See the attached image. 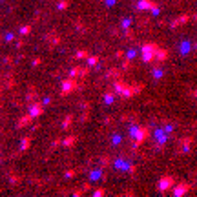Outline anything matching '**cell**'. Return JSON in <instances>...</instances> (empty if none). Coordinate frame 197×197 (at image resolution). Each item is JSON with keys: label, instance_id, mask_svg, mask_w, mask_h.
I'll return each mask as SVG.
<instances>
[{"label": "cell", "instance_id": "e575fe53", "mask_svg": "<svg viewBox=\"0 0 197 197\" xmlns=\"http://www.w3.org/2000/svg\"><path fill=\"white\" fill-rule=\"evenodd\" d=\"M188 49H190V42H185V46H183V55H186Z\"/></svg>", "mask_w": 197, "mask_h": 197}, {"label": "cell", "instance_id": "4fadbf2b", "mask_svg": "<svg viewBox=\"0 0 197 197\" xmlns=\"http://www.w3.org/2000/svg\"><path fill=\"white\" fill-rule=\"evenodd\" d=\"M124 86H126V82H122V80L117 79V80L113 82V93H115V95H121V91H122Z\"/></svg>", "mask_w": 197, "mask_h": 197}, {"label": "cell", "instance_id": "5bb4252c", "mask_svg": "<svg viewBox=\"0 0 197 197\" xmlns=\"http://www.w3.org/2000/svg\"><path fill=\"white\" fill-rule=\"evenodd\" d=\"M86 58H88V66H90V68H93V66H97V64L100 62V57H99V55H88Z\"/></svg>", "mask_w": 197, "mask_h": 197}, {"label": "cell", "instance_id": "f546056e", "mask_svg": "<svg viewBox=\"0 0 197 197\" xmlns=\"http://www.w3.org/2000/svg\"><path fill=\"white\" fill-rule=\"evenodd\" d=\"M93 195H95V197L106 195V190H104V188H97V190H95V192H93Z\"/></svg>", "mask_w": 197, "mask_h": 197}, {"label": "cell", "instance_id": "4dcf8cb0", "mask_svg": "<svg viewBox=\"0 0 197 197\" xmlns=\"http://www.w3.org/2000/svg\"><path fill=\"white\" fill-rule=\"evenodd\" d=\"M174 130H175V124H168V126H164V128H163V132H164V133H170V132H174Z\"/></svg>", "mask_w": 197, "mask_h": 197}, {"label": "cell", "instance_id": "ba28073f", "mask_svg": "<svg viewBox=\"0 0 197 197\" xmlns=\"http://www.w3.org/2000/svg\"><path fill=\"white\" fill-rule=\"evenodd\" d=\"M153 5H155L153 0H139V2H137V9H139V11H150Z\"/></svg>", "mask_w": 197, "mask_h": 197}, {"label": "cell", "instance_id": "83f0119b", "mask_svg": "<svg viewBox=\"0 0 197 197\" xmlns=\"http://www.w3.org/2000/svg\"><path fill=\"white\" fill-rule=\"evenodd\" d=\"M64 177H66V179H73V177H77V172H75V170H68V172L64 174Z\"/></svg>", "mask_w": 197, "mask_h": 197}, {"label": "cell", "instance_id": "ee69618b", "mask_svg": "<svg viewBox=\"0 0 197 197\" xmlns=\"http://www.w3.org/2000/svg\"><path fill=\"white\" fill-rule=\"evenodd\" d=\"M18 181H20V179H18V177H15V175H13V177H11V179H9V183H11V185H16V183H18Z\"/></svg>", "mask_w": 197, "mask_h": 197}, {"label": "cell", "instance_id": "11a10c76", "mask_svg": "<svg viewBox=\"0 0 197 197\" xmlns=\"http://www.w3.org/2000/svg\"><path fill=\"white\" fill-rule=\"evenodd\" d=\"M0 2H2V0H0Z\"/></svg>", "mask_w": 197, "mask_h": 197}, {"label": "cell", "instance_id": "ffe728a7", "mask_svg": "<svg viewBox=\"0 0 197 197\" xmlns=\"http://www.w3.org/2000/svg\"><path fill=\"white\" fill-rule=\"evenodd\" d=\"M135 55H137V51H135V49H128V51H124V58H128V60H133V58H135Z\"/></svg>", "mask_w": 197, "mask_h": 197}, {"label": "cell", "instance_id": "44dd1931", "mask_svg": "<svg viewBox=\"0 0 197 197\" xmlns=\"http://www.w3.org/2000/svg\"><path fill=\"white\" fill-rule=\"evenodd\" d=\"M79 71H80V66H75V68H71V69H69V73H68V75H69L71 79H77V77H79Z\"/></svg>", "mask_w": 197, "mask_h": 197}, {"label": "cell", "instance_id": "60d3db41", "mask_svg": "<svg viewBox=\"0 0 197 197\" xmlns=\"http://www.w3.org/2000/svg\"><path fill=\"white\" fill-rule=\"evenodd\" d=\"M49 102H51V99H49V97H44V100H42V106L46 108V106H47Z\"/></svg>", "mask_w": 197, "mask_h": 197}, {"label": "cell", "instance_id": "7a4b0ae2", "mask_svg": "<svg viewBox=\"0 0 197 197\" xmlns=\"http://www.w3.org/2000/svg\"><path fill=\"white\" fill-rule=\"evenodd\" d=\"M148 137H150V130H148L146 126H137V132H135V135H133V139H135V146H133V148L142 146V142H144Z\"/></svg>", "mask_w": 197, "mask_h": 197}, {"label": "cell", "instance_id": "f35d334b", "mask_svg": "<svg viewBox=\"0 0 197 197\" xmlns=\"http://www.w3.org/2000/svg\"><path fill=\"white\" fill-rule=\"evenodd\" d=\"M60 40H62L60 37H55V38H53V42H51V46H58V44H60Z\"/></svg>", "mask_w": 197, "mask_h": 197}, {"label": "cell", "instance_id": "4316f807", "mask_svg": "<svg viewBox=\"0 0 197 197\" xmlns=\"http://www.w3.org/2000/svg\"><path fill=\"white\" fill-rule=\"evenodd\" d=\"M150 11H152V15H153V16H159V15H161V7H159L157 4H155V5H153Z\"/></svg>", "mask_w": 197, "mask_h": 197}, {"label": "cell", "instance_id": "b9f144b4", "mask_svg": "<svg viewBox=\"0 0 197 197\" xmlns=\"http://www.w3.org/2000/svg\"><path fill=\"white\" fill-rule=\"evenodd\" d=\"M135 132H137V126H130V137H133Z\"/></svg>", "mask_w": 197, "mask_h": 197}, {"label": "cell", "instance_id": "681fc988", "mask_svg": "<svg viewBox=\"0 0 197 197\" xmlns=\"http://www.w3.org/2000/svg\"><path fill=\"white\" fill-rule=\"evenodd\" d=\"M75 27H77L79 31H82V24H80V22H77V24H75Z\"/></svg>", "mask_w": 197, "mask_h": 197}, {"label": "cell", "instance_id": "74e56055", "mask_svg": "<svg viewBox=\"0 0 197 197\" xmlns=\"http://www.w3.org/2000/svg\"><path fill=\"white\" fill-rule=\"evenodd\" d=\"M133 35H135V33H133V29H130V27H128V29H126V37H128V38H133Z\"/></svg>", "mask_w": 197, "mask_h": 197}, {"label": "cell", "instance_id": "2e32d148", "mask_svg": "<svg viewBox=\"0 0 197 197\" xmlns=\"http://www.w3.org/2000/svg\"><path fill=\"white\" fill-rule=\"evenodd\" d=\"M104 104H113V100H115V93L113 91H108V93H104Z\"/></svg>", "mask_w": 197, "mask_h": 197}, {"label": "cell", "instance_id": "6da1fadb", "mask_svg": "<svg viewBox=\"0 0 197 197\" xmlns=\"http://www.w3.org/2000/svg\"><path fill=\"white\" fill-rule=\"evenodd\" d=\"M155 49H157V44H155V42L142 44V46H141V58H142V62L150 64V62L153 60V53H155Z\"/></svg>", "mask_w": 197, "mask_h": 197}, {"label": "cell", "instance_id": "ac0fdd59", "mask_svg": "<svg viewBox=\"0 0 197 197\" xmlns=\"http://www.w3.org/2000/svg\"><path fill=\"white\" fill-rule=\"evenodd\" d=\"M71 121H73V115H68V117L64 119V122H62V130H69V126H71Z\"/></svg>", "mask_w": 197, "mask_h": 197}, {"label": "cell", "instance_id": "52a82bcc", "mask_svg": "<svg viewBox=\"0 0 197 197\" xmlns=\"http://www.w3.org/2000/svg\"><path fill=\"white\" fill-rule=\"evenodd\" d=\"M153 60H157V62H164V60H168V51L157 46V49H155V53H153Z\"/></svg>", "mask_w": 197, "mask_h": 197}, {"label": "cell", "instance_id": "8d00e7d4", "mask_svg": "<svg viewBox=\"0 0 197 197\" xmlns=\"http://www.w3.org/2000/svg\"><path fill=\"white\" fill-rule=\"evenodd\" d=\"M121 141H122V139H121V135H113V139H111V142H113V144H119Z\"/></svg>", "mask_w": 197, "mask_h": 197}, {"label": "cell", "instance_id": "9c48e42d", "mask_svg": "<svg viewBox=\"0 0 197 197\" xmlns=\"http://www.w3.org/2000/svg\"><path fill=\"white\" fill-rule=\"evenodd\" d=\"M188 20H190V15H183V16H179V18H175V20H172V22H170L168 26H170L172 29H175V27H179L181 24H186Z\"/></svg>", "mask_w": 197, "mask_h": 197}, {"label": "cell", "instance_id": "8992f818", "mask_svg": "<svg viewBox=\"0 0 197 197\" xmlns=\"http://www.w3.org/2000/svg\"><path fill=\"white\" fill-rule=\"evenodd\" d=\"M42 113H44V106H42V102H33V104L29 106L27 115H29L31 119H38Z\"/></svg>", "mask_w": 197, "mask_h": 197}, {"label": "cell", "instance_id": "5b68a950", "mask_svg": "<svg viewBox=\"0 0 197 197\" xmlns=\"http://www.w3.org/2000/svg\"><path fill=\"white\" fill-rule=\"evenodd\" d=\"M170 190H172V195L174 197H181V195H186L190 192V185L188 183H179V185H174Z\"/></svg>", "mask_w": 197, "mask_h": 197}, {"label": "cell", "instance_id": "f6af8a7d", "mask_svg": "<svg viewBox=\"0 0 197 197\" xmlns=\"http://www.w3.org/2000/svg\"><path fill=\"white\" fill-rule=\"evenodd\" d=\"M82 190H86V192L91 190V185H90V183H84V185H82Z\"/></svg>", "mask_w": 197, "mask_h": 197}, {"label": "cell", "instance_id": "d590c367", "mask_svg": "<svg viewBox=\"0 0 197 197\" xmlns=\"http://www.w3.org/2000/svg\"><path fill=\"white\" fill-rule=\"evenodd\" d=\"M130 64H132V60L124 58V62H122V69H128V68H130Z\"/></svg>", "mask_w": 197, "mask_h": 197}, {"label": "cell", "instance_id": "cb8c5ba5", "mask_svg": "<svg viewBox=\"0 0 197 197\" xmlns=\"http://www.w3.org/2000/svg\"><path fill=\"white\" fill-rule=\"evenodd\" d=\"M68 5H69V0H60V2L57 4V9H58V11H64Z\"/></svg>", "mask_w": 197, "mask_h": 197}, {"label": "cell", "instance_id": "f5cc1de1", "mask_svg": "<svg viewBox=\"0 0 197 197\" xmlns=\"http://www.w3.org/2000/svg\"><path fill=\"white\" fill-rule=\"evenodd\" d=\"M0 44H2V35H0Z\"/></svg>", "mask_w": 197, "mask_h": 197}, {"label": "cell", "instance_id": "d6986e66", "mask_svg": "<svg viewBox=\"0 0 197 197\" xmlns=\"http://www.w3.org/2000/svg\"><path fill=\"white\" fill-rule=\"evenodd\" d=\"M100 177H102V168H100V170H93V172L90 174V179H91V181L100 179Z\"/></svg>", "mask_w": 197, "mask_h": 197}, {"label": "cell", "instance_id": "d6a6232c", "mask_svg": "<svg viewBox=\"0 0 197 197\" xmlns=\"http://www.w3.org/2000/svg\"><path fill=\"white\" fill-rule=\"evenodd\" d=\"M2 40H5V42H13V40H15V35H13V33H7Z\"/></svg>", "mask_w": 197, "mask_h": 197}, {"label": "cell", "instance_id": "d4e9b609", "mask_svg": "<svg viewBox=\"0 0 197 197\" xmlns=\"http://www.w3.org/2000/svg\"><path fill=\"white\" fill-rule=\"evenodd\" d=\"M31 121H33V119H31L29 115H26V117H24V119H22V121H20L18 124H16V126H18V128H22V126H26V124H29Z\"/></svg>", "mask_w": 197, "mask_h": 197}, {"label": "cell", "instance_id": "ab89813d", "mask_svg": "<svg viewBox=\"0 0 197 197\" xmlns=\"http://www.w3.org/2000/svg\"><path fill=\"white\" fill-rule=\"evenodd\" d=\"M115 57H117V58H122V57H124V51H122V49H117V51H115Z\"/></svg>", "mask_w": 197, "mask_h": 197}, {"label": "cell", "instance_id": "db71d44e", "mask_svg": "<svg viewBox=\"0 0 197 197\" xmlns=\"http://www.w3.org/2000/svg\"><path fill=\"white\" fill-rule=\"evenodd\" d=\"M0 110H2V102H0Z\"/></svg>", "mask_w": 197, "mask_h": 197}, {"label": "cell", "instance_id": "7c38bea8", "mask_svg": "<svg viewBox=\"0 0 197 197\" xmlns=\"http://www.w3.org/2000/svg\"><path fill=\"white\" fill-rule=\"evenodd\" d=\"M121 77V69L119 68H110L106 73V79H119Z\"/></svg>", "mask_w": 197, "mask_h": 197}, {"label": "cell", "instance_id": "c3c4849f", "mask_svg": "<svg viewBox=\"0 0 197 197\" xmlns=\"http://www.w3.org/2000/svg\"><path fill=\"white\" fill-rule=\"evenodd\" d=\"M26 99H27V100H33V99H35V93H33V91H31V93H27V97H26Z\"/></svg>", "mask_w": 197, "mask_h": 197}, {"label": "cell", "instance_id": "7dc6e473", "mask_svg": "<svg viewBox=\"0 0 197 197\" xmlns=\"http://www.w3.org/2000/svg\"><path fill=\"white\" fill-rule=\"evenodd\" d=\"M7 88H15V80H13V79L7 80Z\"/></svg>", "mask_w": 197, "mask_h": 197}, {"label": "cell", "instance_id": "bcb514c9", "mask_svg": "<svg viewBox=\"0 0 197 197\" xmlns=\"http://www.w3.org/2000/svg\"><path fill=\"white\" fill-rule=\"evenodd\" d=\"M15 46H16V47H18V49H20V47H22V46H24V40H16V42H15Z\"/></svg>", "mask_w": 197, "mask_h": 197}, {"label": "cell", "instance_id": "7402d4cb", "mask_svg": "<svg viewBox=\"0 0 197 197\" xmlns=\"http://www.w3.org/2000/svg\"><path fill=\"white\" fill-rule=\"evenodd\" d=\"M152 75H153V79H157V80H159V79H163V75H164V71H163L161 68H155V69L152 71Z\"/></svg>", "mask_w": 197, "mask_h": 197}, {"label": "cell", "instance_id": "603a6c76", "mask_svg": "<svg viewBox=\"0 0 197 197\" xmlns=\"http://www.w3.org/2000/svg\"><path fill=\"white\" fill-rule=\"evenodd\" d=\"M86 57H88V51H86V49H79V51L73 55V58H86Z\"/></svg>", "mask_w": 197, "mask_h": 197}, {"label": "cell", "instance_id": "484cf974", "mask_svg": "<svg viewBox=\"0 0 197 197\" xmlns=\"http://www.w3.org/2000/svg\"><path fill=\"white\" fill-rule=\"evenodd\" d=\"M121 27H122V29L132 27V18H124V20H122V24H121Z\"/></svg>", "mask_w": 197, "mask_h": 197}, {"label": "cell", "instance_id": "277c9868", "mask_svg": "<svg viewBox=\"0 0 197 197\" xmlns=\"http://www.w3.org/2000/svg\"><path fill=\"white\" fill-rule=\"evenodd\" d=\"M174 185H175V179H174L172 175H166V177H163V179L157 181V190H159L161 194H164V192H168Z\"/></svg>", "mask_w": 197, "mask_h": 197}, {"label": "cell", "instance_id": "3957f363", "mask_svg": "<svg viewBox=\"0 0 197 197\" xmlns=\"http://www.w3.org/2000/svg\"><path fill=\"white\" fill-rule=\"evenodd\" d=\"M60 86H62V91H60V95H68V93H71V91H75V90H79V88H82V86H79L77 84V80L75 79H64L62 82H60Z\"/></svg>", "mask_w": 197, "mask_h": 197}, {"label": "cell", "instance_id": "f907efd6", "mask_svg": "<svg viewBox=\"0 0 197 197\" xmlns=\"http://www.w3.org/2000/svg\"><path fill=\"white\" fill-rule=\"evenodd\" d=\"M102 2H106V4H115V0H102Z\"/></svg>", "mask_w": 197, "mask_h": 197}, {"label": "cell", "instance_id": "e0dca14e", "mask_svg": "<svg viewBox=\"0 0 197 197\" xmlns=\"http://www.w3.org/2000/svg\"><path fill=\"white\" fill-rule=\"evenodd\" d=\"M31 31H33L31 24H26V26H22V27H20V35H24V37H26V35H29Z\"/></svg>", "mask_w": 197, "mask_h": 197}, {"label": "cell", "instance_id": "9a60e30c", "mask_svg": "<svg viewBox=\"0 0 197 197\" xmlns=\"http://www.w3.org/2000/svg\"><path fill=\"white\" fill-rule=\"evenodd\" d=\"M29 146H31V137L27 135V137H24V139L20 141V150H22V152H26Z\"/></svg>", "mask_w": 197, "mask_h": 197}, {"label": "cell", "instance_id": "816d5d0a", "mask_svg": "<svg viewBox=\"0 0 197 197\" xmlns=\"http://www.w3.org/2000/svg\"><path fill=\"white\" fill-rule=\"evenodd\" d=\"M2 91H4V86L0 84V97H2Z\"/></svg>", "mask_w": 197, "mask_h": 197}, {"label": "cell", "instance_id": "8fae6325", "mask_svg": "<svg viewBox=\"0 0 197 197\" xmlns=\"http://www.w3.org/2000/svg\"><path fill=\"white\" fill-rule=\"evenodd\" d=\"M75 142H77V137H75V135H68L66 139H62V142H60V144H62L64 148H73V144H75Z\"/></svg>", "mask_w": 197, "mask_h": 197}, {"label": "cell", "instance_id": "1f68e13d", "mask_svg": "<svg viewBox=\"0 0 197 197\" xmlns=\"http://www.w3.org/2000/svg\"><path fill=\"white\" fill-rule=\"evenodd\" d=\"M60 142H62V139H60V137H58V139H55V141L51 142V150H55V148H58V146H60Z\"/></svg>", "mask_w": 197, "mask_h": 197}, {"label": "cell", "instance_id": "7bdbcfd3", "mask_svg": "<svg viewBox=\"0 0 197 197\" xmlns=\"http://www.w3.org/2000/svg\"><path fill=\"white\" fill-rule=\"evenodd\" d=\"M108 163H110V159H108V157H102V159H100V164H102V166H106Z\"/></svg>", "mask_w": 197, "mask_h": 197}, {"label": "cell", "instance_id": "f1b7e54d", "mask_svg": "<svg viewBox=\"0 0 197 197\" xmlns=\"http://www.w3.org/2000/svg\"><path fill=\"white\" fill-rule=\"evenodd\" d=\"M90 73V66H86V68H80V71H79V77H86Z\"/></svg>", "mask_w": 197, "mask_h": 197}, {"label": "cell", "instance_id": "836d02e7", "mask_svg": "<svg viewBox=\"0 0 197 197\" xmlns=\"http://www.w3.org/2000/svg\"><path fill=\"white\" fill-rule=\"evenodd\" d=\"M40 62H42V58H40V57H35V58H33V62H31V64H33V66H35V68H37V66H40Z\"/></svg>", "mask_w": 197, "mask_h": 197}, {"label": "cell", "instance_id": "30bf717a", "mask_svg": "<svg viewBox=\"0 0 197 197\" xmlns=\"http://www.w3.org/2000/svg\"><path fill=\"white\" fill-rule=\"evenodd\" d=\"M133 95H135V91L132 90V86H128V84H126V86L122 88V91H121V95H119V97H122L124 100H128V99H132Z\"/></svg>", "mask_w": 197, "mask_h": 197}]
</instances>
